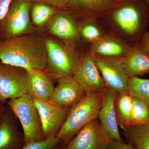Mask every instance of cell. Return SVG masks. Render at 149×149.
Here are the masks:
<instances>
[{
    "mask_svg": "<svg viewBox=\"0 0 149 149\" xmlns=\"http://www.w3.org/2000/svg\"><path fill=\"white\" fill-rule=\"evenodd\" d=\"M99 19L107 33L133 47L147 31L149 7L144 0H122Z\"/></svg>",
    "mask_w": 149,
    "mask_h": 149,
    "instance_id": "obj_1",
    "label": "cell"
},
{
    "mask_svg": "<svg viewBox=\"0 0 149 149\" xmlns=\"http://www.w3.org/2000/svg\"><path fill=\"white\" fill-rule=\"evenodd\" d=\"M0 61L26 70H45L47 65L45 38L35 33L7 38L0 42Z\"/></svg>",
    "mask_w": 149,
    "mask_h": 149,
    "instance_id": "obj_2",
    "label": "cell"
},
{
    "mask_svg": "<svg viewBox=\"0 0 149 149\" xmlns=\"http://www.w3.org/2000/svg\"><path fill=\"white\" fill-rule=\"evenodd\" d=\"M102 104V93H87L83 100L70 108L57 138L68 144L85 125L98 118Z\"/></svg>",
    "mask_w": 149,
    "mask_h": 149,
    "instance_id": "obj_3",
    "label": "cell"
},
{
    "mask_svg": "<svg viewBox=\"0 0 149 149\" xmlns=\"http://www.w3.org/2000/svg\"><path fill=\"white\" fill-rule=\"evenodd\" d=\"M47 65L45 71L52 79L73 76L81 54L63 42L45 38Z\"/></svg>",
    "mask_w": 149,
    "mask_h": 149,
    "instance_id": "obj_4",
    "label": "cell"
},
{
    "mask_svg": "<svg viewBox=\"0 0 149 149\" xmlns=\"http://www.w3.org/2000/svg\"><path fill=\"white\" fill-rule=\"evenodd\" d=\"M7 104L21 123L24 146L45 140L40 114L31 96L27 94L18 98L9 100Z\"/></svg>",
    "mask_w": 149,
    "mask_h": 149,
    "instance_id": "obj_5",
    "label": "cell"
},
{
    "mask_svg": "<svg viewBox=\"0 0 149 149\" xmlns=\"http://www.w3.org/2000/svg\"><path fill=\"white\" fill-rule=\"evenodd\" d=\"M32 4L30 0H12L6 15L1 21L2 30L7 38L35 32L30 16Z\"/></svg>",
    "mask_w": 149,
    "mask_h": 149,
    "instance_id": "obj_6",
    "label": "cell"
},
{
    "mask_svg": "<svg viewBox=\"0 0 149 149\" xmlns=\"http://www.w3.org/2000/svg\"><path fill=\"white\" fill-rule=\"evenodd\" d=\"M27 94V70L0 61V102Z\"/></svg>",
    "mask_w": 149,
    "mask_h": 149,
    "instance_id": "obj_7",
    "label": "cell"
},
{
    "mask_svg": "<svg viewBox=\"0 0 149 149\" xmlns=\"http://www.w3.org/2000/svg\"><path fill=\"white\" fill-rule=\"evenodd\" d=\"M72 77L86 93H102L106 86L94 56L88 49L81 54Z\"/></svg>",
    "mask_w": 149,
    "mask_h": 149,
    "instance_id": "obj_8",
    "label": "cell"
},
{
    "mask_svg": "<svg viewBox=\"0 0 149 149\" xmlns=\"http://www.w3.org/2000/svg\"><path fill=\"white\" fill-rule=\"evenodd\" d=\"M48 32L63 42L77 48L82 41L76 17L66 9L58 10L46 24Z\"/></svg>",
    "mask_w": 149,
    "mask_h": 149,
    "instance_id": "obj_9",
    "label": "cell"
},
{
    "mask_svg": "<svg viewBox=\"0 0 149 149\" xmlns=\"http://www.w3.org/2000/svg\"><path fill=\"white\" fill-rule=\"evenodd\" d=\"M111 139L101 125L98 118L81 129L68 144L67 149H106Z\"/></svg>",
    "mask_w": 149,
    "mask_h": 149,
    "instance_id": "obj_10",
    "label": "cell"
},
{
    "mask_svg": "<svg viewBox=\"0 0 149 149\" xmlns=\"http://www.w3.org/2000/svg\"><path fill=\"white\" fill-rule=\"evenodd\" d=\"M33 100L41 118L45 139L56 138L70 108L58 106L49 101Z\"/></svg>",
    "mask_w": 149,
    "mask_h": 149,
    "instance_id": "obj_11",
    "label": "cell"
},
{
    "mask_svg": "<svg viewBox=\"0 0 149 149\" xmlns=\"http://www.w3.org/2000/svg\"><path fill=\"white\" fill-rule=\"evenodd\" d=\"M93 56L105 86L118 93L128 92V77L123 65V58H108Z\"/></svg>",
    "mask_w": 149,
    "mask_h": 149,
    "instance_id": "obj_12",
    "label": "cell"
},
{
    "mask_svg": "<svg viewBox=\"0 0 149 149\" xmlns=\"http://www.w3.org/2000/svg\"><path fill=\"white\" fill-rule=\"evenodd\" d=\"M24 135L19 129L17 118L7 104L0 123V149H22Z\"/></svg>",
    "mask_w": 149,
    "mask_h": 149,
    "instance_id": "obj_13",
    "label": "cell"
},
{
    "mask_svg": "<svg viewBox=\"0 0 149 149\" xmlns=\"http://www.w3.org/2000/svg\"><path fill=\"white\" fill-rule=\"evenodd\" d=\"M49 100L56 105L71 108L78 103L87 95L85 91L72 76L58 79Z\"/></svg>",
    "mask_w": 149,
    "mask_h": 149,
    "instance_id": "obj_14",
    "label": "cell"
},
{
    "mask_svg": "<svg viewBox=\"0 0 149 149\" xmlns=\"http://www.w3.org/2000/svg\"><path fill=\"white\" fill-rule=\"evenodd\" d=\"M118 93L105 86L102 93V106L98 119L102 127L111 140L123 142L124 141L118 130L115 111V101Z\"/></svg>",
    "mask_w": 149,
    "mask_h": 149,
    "instance_id": "obj_15",
    "label": "cell"
},
{
    "mask_svg": "<svg viewBox=\"0 0 149 149\" xmlns=\"http://www.w3.org/2000/svg\"><path fill=\"white\" fill-rule=\"evenodd\" d=\"M132 47L110 33L88 47V51L95 56L105 58L123 59L128 54Z\"/></svg>",
    "mask_w": 149,
    "mask_h": 149,
    "instance_id": "obj_16",
    "label": "cell"
},
{
    "mask_svg": "<svg viewBox=\"0 0 149 149\" xmlns=\"http://www.w3.org/2000/svg\"><path fill=\"white\" fill-rule=\"evenodd\" d=\"M27 70V94L34 99L48 101L53 93L52 79L44 70Z\"/></svg>",
    "mask_w": 149,
    "mask_h": 149,
    "instance_id": "obj_17",
    "label": "cell"
},
{
    "mask_svg": "<svg viewBox=\"0 0 149 149\" xmlns=\"http://www.w3.org/2000/svg\"><path fill=\"white\" fill-rule=\"evenodd\" d=\"M117 3L114 0H70L65 9L75 16L100 18Z\"/></svg>",
    "mask_w": 149,
    "mask_h": 149,
    "instance_id": "obj_18",
    "label": "cell"
},
{
    "mask_svg": "<svg viewBox=\"0 0 149 149\" xmlns=\"http://www.w3.org/2000/svg\"><path fill=\"white\" fill-rule=\"evenodd\" d=\"M123 61L128 78L149 74V56L141 49L139 44L131 47Z\"/></svg>",
    "mask_w": 149,
    "mask_h": 149,
    "instance_id": "obj_19",
    "label": "cell"
},
{
    "mask_svg": "<svg viewBox=\"0 0 149 149\" xmlns=\"http://www.w3.org/2000/svg\"><path fill=\"white\" fill-rule=\"evenodd\" d=\"M79 17L80 20L77 22L80 37L82 40L89 45V47L97 42L107 34L99 18L89 17Z\"/></svg>",
    "mask_w": 149,
    "mask_h": 149,
    "instance_id": "obj_20",
    "label": "cell"
},
{
    "mask_svg": "<svg viewBox=\"0 0 149 149\" xmlns=\"http://www.w3.org/2000/svg\"><path fill=\"white\" fill-rule=\"evenodd\" d=\"M118 125L123 130L129 126L132 109V96L128 92L118 93L115 101Z\"/></svg>",
    "mask_w": 149,
    "mask_h": 149,
    "instance_id": "obj_21",
    "label": "cell"
},
{
    "mask_svg": "<svg viewBox=\"0 0 149 149\" xmlns=\"http://www.w3.org/2000/svg\"><path fill=\"white\" fill-rule=\"evenodd\" d=\"M127 143L135 149H149V123L129 126L123 130Z\"/></svg>",
    "mask_w": 149,
    "mask_h": 149,
    "instance_id": "obj_22",
    "label": "cell"
},
{
    "mask_svg": "<svg viewBox=\"0 0 149 149\" xmlns=\"http://www.w3.org/2000/svg\"><path fill=\"white\" fill-rule=\"evenodd\" d=\"M53 6L39 2L32 3L30 16L33 24L38 27L46 25L58 10Z\"/></svg>",
    "mask_w": 149,
    "mask_h": 149,
    "instance_id": "obj_23",
    "label": "cell"
},
{
    "mask_svg": "<svg viewBox=\"0 0 149 149\" xmlns=\"http://www.w3.org/2000/svg\"><path fill=\"white\" fill-rule=\"evenodd\" d=\"M132 109L129 126L149 124V107L137 97L132 96Z\"/></svg>",
    "mask_w": 149,
    "mask_h": 149,
    "instance_id": "obj_24",
    "label": "cell"
},
{
    "mask_svg": "<svg viewBox=\"0 0 149 149\" xmlns=\"http://www.w3.org/2000/svg\"><path fill=\"white\" fill-rule=\"evenodd\" d=\"M128 92L144 102L149 108V79L139 77L128 78Z\"/></svg>",
    "mask_w": 149,
    "mask_h": 149,
    "instance_id": "obj_25",
    "label": "cell"
},
{
    "mask_svg": "<svg viewBox=\"0 0 149 149\" xmlns=\"http://www.w3.org/2000/svg\"><path fill=\"white\" fill-rule=\"evenodd\" d=\"M61 142V141L56 137L30 143L24 145L22 149H52Z\"/></svg>",
    "mask_w": 149,
    "mask_h": 149,
    "instance_id": "obj_26",
    "label": "cell"
},
{
    "mask_svg": "<svg viewBox=\"0 0 149 149\" xmlns=\"http://www.w3.org/2000/svg\"><path fill=\"white\" fill-rule=\"evenodd\" d=\"M30 1L32 3H44L53 6L59 9H64L66 8L70 0H30Z\"/></svg>",
    "mask_w": 149,
    "mask_h": 149,
    "instance_id": "obj_27",
    "label": "cell"
},
{
    "mask_svg": "<svg viewBox=\"0 0 149 149\" xmlns=\"http://www.w3.org/2000/svg\"><path fill=\"white\" fill-rule=\"evenodd\" d=\"M106 149H135L130 143L111 140Z\"/></svg>",
    "mask_w": 149,
    "mask_h": 149,
    "instance_id": "obj_28",
    "label": "cell"
},
{
    "mask_svg": "<svg viewBox=\"0 0 149 149\" xmlns=\"http://www.w3.org/2000/svg\"><path fill=\"white\" fill-rule=\"evenodd\" d=\"M12 0H0V22L5 17Z\"/></svg>",
    "mask_w": 149,
    "mask_h": 149,
    "instance_id": "obj_29",
    "label": "cell"
},
{
    "mask_svg": "<svg viewBox=\"0 0 149 149\" xmlns=\"http://www.w3.org/2000/svg\"><path fill=\"white\" fill-rule=\"evenodd\" d=\"M139 44L141 49L149 56V32L147 31L144 33Z\"/></svg>",
    "mask_w": 149,
    "mask_h": 149,
    "instance_id": "obj_30",
    "label": "cell"
},
{
    "mask_svg": "<svg viewBox=\"0 0 149 149\" xmlns=\"http://www.w3.org/2000/svg\"><path fill=\"white\" fill-rule=\"evenodd\" d=\"M52 149H67L66 145L63 143V142H61L58 144H57Z\"/></svg>",
    "mask_w": 149,
    "mask_h": 149,
    "instance_id": "obj_31",
    "label": "cell"
},
{
    "mask_svg": "<svg viewBox=\"0 0 149 149\" xmlns=\"http://www.w3.org/2000/svg\"><path fill=\"white\" fill-rule=\"evenodd\" d=\"M4 103L0 102V123H1V120L2 118L3 112L4 108L5 105H4Z\"/></svg>",
    "mask_w": 149,
    "mask_h": 149,
    "instance_id": "obj_32",
    "label": "cell"
},
{
    "mask_svg": "<svg viewBox=\"0 0 149 149\" xmlns=\"http://www.w3.org/2000/svg\"><path fill=\"white\" fill-rule=\"evenodd\" d=\"M144 1H145L146 2L149 7V0H144Z\"/></svg>",
    "mask_w": 149,
    "mask_h": 149,
    "instance_id": "obj_33",
    "label": "cell"
},
{
    "mask_svg": "<svg viewBox=\"0 0 149 149\" xmlns=\"http://www.w3.org/2000/svg\"><path fill=\"white\" fill-rule=\"evenodd\" d=\"M114 1H116L117 2H119L120 1H122V0H114Z\"/></svg>",
    "mask_w": 149,
    "mask_h": 149,
    "instance_id": "obj_34",
    "label": "cell"
}]
</instances>
